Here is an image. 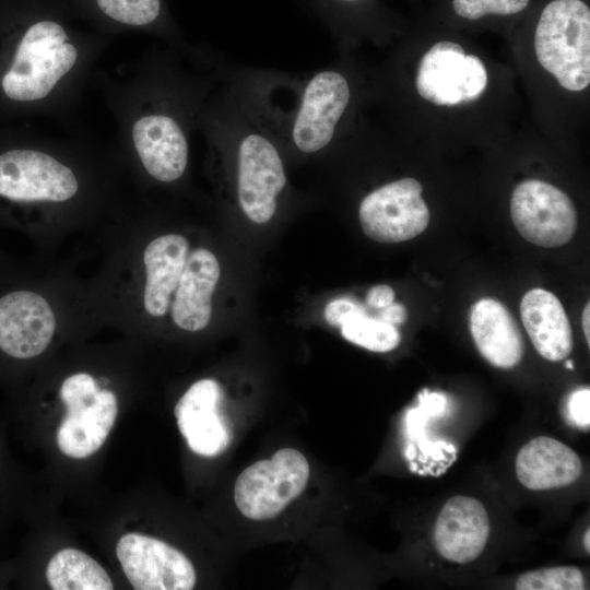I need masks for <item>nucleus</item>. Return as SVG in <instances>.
<instances>
[{"label":"nucleus","mask_w":590,"mask_h":590,"mask_svg":"<svg viewBox=\"0 0 590 590\" xmlns=\"http://www.w3.org/2000/svg\"><path fill=\"white\" fill-rule=\"evenodd\" d=\"M221 76L283 154L322 155L341 138L353 92L339 67L294 73L232 63Z\"/></svg>","instance_id":"obj_1"},{"label":"nucleus","mask_w":590,"mask_h":590,"mask_svg":"<svg viewBox=\"0 0 590 590\" xmlns=\"http://www.w3.org/2000/svg\"><path fill=\"white\" fill-rule=\"evenodd\" d=\"M211 129L231 161L239 209L256 224L270 222L287 186L283 152L225 86L213 108Z\"/></svg>","instance_id":"obj_2"},{"label":"nucleus","mask_w":590,"mask_h":590,"mask_svg":"<svg viewBox=\"0 0 590 590\" xmlns=\"http://www.w3.org/2000/svg\"><path fill=\"white\" fill-rule=\"evenodd\" d=\"M540 64L566 90L590 83V10L581 0H554L542 11L534 35Z\"/></svg>","instance_id":"obj_3"},{"label":"nucleus","mask_w":590,"mask_h":590,"mask_svg":"<svg viewBox=\"0 0 590 590\" xmlns=\"http://www.w3.org/2000/svg\"><path fill=\"white\" fill-rule=\"evenodd\" d=\"M68 39L63 27L56 22L33 24L2 79L5 95L24 102L45 98L76 61L78 50Z\"/></svg>","instance_id":"obj_4"},{"label":"nucleus","mask_w":590,"mask_h":590,"mask_svg":"<svg viewBox=\"0 0 590 590\" xmlns=\"http://www.w3.org/2000/svg\"><path fill=\"white\" fill-rule=\"evenodd\" d=\"M59 396L67 414L57 432L58 448L67 457L87 458L104 445L115 424L117 397L110 390L99 389L87 373L67 377Z\"/></svg>","instance_id":"obj_5"},{"label":"nucleus","mask_w":590,"mask_h":590,"mask_svg":"<svg viewBox=\"0 0 590 590\" xmlns=\"http://www.w3.org/2000/svg\"><path fill=\"white\" fill-rule=\"evenodd\" d=\"M309 473V463L300 451L283 448L238 475L234 486L236 507L248 519H272L304 492Z\"/></svg>","instance_id":"obj_6"},{"label":"nucleus","mask_w":590,"mask_h":590,"mask_svg":"<svg viewBox=\"0 0 590 590\" xmlns=\"http://www.w3.org/2000/svg\"><path fill=\"white\" fill-rule=\"evenodd\" d=\"M510 214L524 239L545 248L567 244L577 229V212L571 199L543 180L528 179L516 186Z\"/></svg>","instance_id":"obj_7"},{"label":"nucleus","mask_w":590,"mask_h":590,"mask_svg":"<svg viewBox=\"0 0 590 590\" xmlns=\"http://www.w3.org/2000/svg\"><path fill=\"white\" fill-rule=\"evenodd\" d=\"M422 190L416 179L402 178L370 191L358 208L365 235L380 243H400L423 233L429 223V211Z\"/></svg>","instance_id":"obj_8"},{"label":"nucleus","mask_w":590,"mask_h":590,"mask_svg":"<svg viewBox=\"0 0 590 590\" xmlns=\"http://www.w3.org/2000/svg\"><path fill=\"white\" fill-rule=\"evenodd\" d=\"M486 85L487 72L481 59L447 40L435 44L423 56L416 75L420 95L438 106L475 101Z\"/></svg>","instance_id":"obj_9"},{"label":"nucleus","mask_w":590,"mask_h":590,"mask_svg":"<svg viewBox=\"0 0 590 590\" xmlns=\"http://www.w3.org/2000/svg\"><path fill=\"white\" fill-rule=\"evenodd\" d=\"M74 173L52 156L34 150L0 154V198L11 202H63L76 193Z\"/></svg>","instance_id":"obj_10"},{"label":"nucleus","mask_w":590,"mask_h":590,"mask_svg":"<svg viewBox=\"0 0 590 590\" xmlns=\"http://www.w3.org/2000/svg\"><path fill=\"white\" fill-rule=\"evenodd\" d=\"M116 555L137 590H190L196 585L190 559L162 540L128 533L117 542Z\"/></svg>","instance_id":"obj_11"},{"label":"nucleus","mask_w":590,"mask_h":590,"mask_svg":"<svg viewBox=\"0 0 590 590\" xmlns=\"http://www.w3.org/2000/svg\"><path fill=\"white\" fill-rule=\"evenodd\" d=\"M132 139L143 167L154 179L173 182L185 174L188 139L173 115L154 113L141 117L133 126Z\"/></svg>","instance_id":"obj_12"},{"label":"nucleus","mask_w":590,"mask_h":590,"mask_svg":"<svg viewBox=\"0 0 590 590\" xmlns=\"http://www.w3.org/2000/svg\"><path fill=\"white\" fill-rule=\"evenodd\" d=\"M489 518L476 498L457 495L442 506L434 528V544L445 559L468 564L483 552L489 536Z\"/></svg>","instance_id":"obj_13"},{"label":"nucleus","mask_w":590,"mask_h":590,"mask_svg":"<svg viewBox=\"0 0 590 590\" xmlns=\"http://www.w3.org/2000/svg\"><path fill=\"white\" fill-rule=\"evenodd\" d=\"M222 391L213 379L194 382L179 399L174 413L189 448L204 457L222 453L231 440L229 430L219 413Z\"/></svg>","instance_id":"obj_14"},{"label":"nucleus","mask_w":590,"mask_h":590,"mask_svg":"<svg viewBox=\"0 0 590 590\" xmlns=\"http://www.w3.org/2000/svg\"><path fill=\"white\" fill-rule=\"evenodd\" d=\"M220 274V264L212 251L205 248L189 251L169 308L178 328L196 332L209 324Z\"/></svg>","instance_id":"obj_15"},{"label":"nucleus","mask_w":590,"mask_h":590,"mask_svg":"<svg viewBox=\"0 0 590 590\" xmlns=\"http://www.w3.org/2000/svg\"><path fill=\"white\" fill-rule=\"evenodd\" d=\"M189 251L188 239L179 234L157 236L144 248L143 307L150 317L168 312Z\"/></svg>","instance_id":"obj_16"},{"label":"nucleus","mask_w":590,"mask_h":590,"mask_svg":"<svg viewBox=\"0 0 590 590\" xmlns=\"http://www.w3.org/2000/svg\"><path fill=\"white\" fill-rule=\"evenodd\" d=\"M470 332L480 354L493 366L511 369L522 359V334L509 310L498 300L482 298L471 308Z\"/></svg>","instance_id":"obj_17"},{"label":"nucleus","mask_w":590,"mask_h":590,"mask_svg":"<svg viewBox=\"0 0 590 590\" xmlns=\"http://www.w3.org/2000/svg\"><path fill=\"white\" fill-rule=\"evenodd\" d=\"M581 473L582 462L577 452L547 436H538L528 441L516 458L517 479L532 491L568 486Z\"/></svg>","instance_id":"obj_18"},{"label":"nucleus","mask_w":590,"mask_h":590,"mask_svg":"<svg viewBox=\"0 0 590 590\" xmlns=\"http://www.w3.org/2000/svg\"><path fill=\"white\" fill-rule=\"evenodd\" d=\"M520 316L534 349L543 358L558 362L571 353L569 319L553 293L543 288L527 292L520 303Z\"/></svg>","instance_id":"obj_19"},{"label":"nucleus","mask_w":590,"mask_h":590,"mask_svg":"<svg viewBox=\"0 0 590 590\" xmlns=\"http://www.w3.org/2000/svg\"><path fill=\"white\" fill-rule=\"evenodd\" d=\"M46 578L54 590H111L107 571L86 553L63 548L56 553L46 568Z\"/></svg>","instance_id":"obj_20"},{"label":"nucleus","mask_w":590,"mask_h":590,"mask_svg":"<svg viewBox=\"0 0 590 590\" xmlns=\"http://www.w3.org/2000/svg\"><path fill=\"white\" fill-rule=\"evenodd\" d=\"M341 333L345 340L373 352H389L401 342L397 327L366 314L342 324Z\"/></svg>","instance_id":"obj_21"},{"label":"nucleus","mask_w":590,"mask_h":590,"mask_svg":"<svg viewBox=\"0 0 590 590\" xmlns=\"http://www.w3.org/2000/svg\"><path fill=\"white\" fill-rule=\"evenodd\" d=\"M517 590H585L582 571L575 566H557L524 573L516 581Z\"/></svg>","instance_id":"obj_22"},{"label":"nucleus","mask_w":590,"mask_h":590,"mask_svg":"<svg viewBox=\"0 0 590 590\" xmlns=\"http://www.w3.org/2000/svg\"><path fill=\"white\" fill-rule=\"evenodd\" d=\"M99 9L115 21L129 25H146L161 12V0H96Z\"/></svg>","instance_id":"obj_23"},{"label":"nucleus","mask_w":590,"mask_h":590,"mask_svg":"<svg viewBox=\"0 0 590 590\" xmlns=\"http://www.w3.org/2000/svg\"><path fill=\"white\" fill-rule=\"evenodd\" d=\"M529 0H453L455 12L468 20H477L485 15H511L522 11Z\"/></svg>","instance_id":"obj_24"},{"label":"nucleus","mask_w":590,"mask_h":590,"mask_svg":"<svg viewBox=\"0 0 590 590\" xmlns=\"http://www.w3.org/2000/svg\"><path fill=\"white\" fill-rule=\"evenodd\" d=\"M568 417L578 427L590 426V389L581 388L571 392L566 404Z\"/></svg>","instance_id":"obj_25"},{"label":"nucleus","mask_w":590,"mask_h":590,"mask_svg":"<svg viewBox=\"0 0 590 590\" xmlns=\"http://www.w3.org/2000/svg\"><path fill=\"white\" fill-rule=\"evenodd\" d=\"M365 314L363 306L347 298L334 299L324 309L327 322L334 327H341L350 319Z\"/></svg>","instance_id":"obj_26"},{"label":"nucleus","mask_w":590,"mask_h":590,"mask_svg":"<svg viewBox=\"0 0 590 590\" xmlns=\"http://www.w3.org/2000/svg\"><path fill=\"white\" fill-rule=\"evenodd\" d=\"M394 300V291L389 285L373 286L367 295L366 303L374 308L381 309Z\"/></svg>","instance_id":"obj_27"},{"label":"nucleus","mask_w":590,"mask_h":590,"mask_svg":"<svg viewBox=\"0 0 590 590\" xmlns=\"http://www.w3.org/2000/svg\"><path fill=\"white\" fill-rule=\"evenodd\" d=\"M377 319L397 327L404 323L406 319V309L400 303H391L385 308H381Z\"/></svg>","instance_id":"obj_28"},{"label":"nucleus","mask_w":590,"mask_h":590,"mask_svg":"<svg viewBox=\"0 0 590 590\" xmlns=\"http://www.w3.org/2000/svg\"><path fill=\"white\" fill-rule=\"evenodd\" d=\"M581 323H582V330H583V334H585L587 344H588V346H590V327H589V324H590V305H589V303H587V305L583 308Z\"/></svg>","instance_id":"obj_29"},{"label":"nucleus","mask_w":590,"mask_h":590,"mask_svg":"<svg viewBox=\"0 0 590 590\" xmlns=\"http://www.w3.org/2000/svg\"><path fill=\"white\" fill-rule=\"evenodd\" d=\"M583 546L588 553H590V530L587 529L583 534Z\"/></svg>","instance_id":"obj_30"},{"label":"nucleus","mask_w":590,"mask_h":590,"mask_svg":"<svg viewBox=\"0 0 590 590\" xmlns=\"http://www.w3.org/2000/svg\"><path fill=\"white\" fill-rule=\"evenodd\" d=\"M566 367L569 368V369H574V364L571 361H567L566 362Z\"/></svg>","instance_id":"obj_31"},{"label":"nucleus","mask_w":590,"mask_h":590,"mask_svg":"<svg viewBox=\"0 0 590 590\" xmlns=\"http://www.w3.org/2000/svg\"><path fill=\"white\" fill-rule=\"evenodd\" d=\"M341 1H344V2H353L355 0H341Z\"/></svg>","instance_id":"obj_32"},{"label":"nucleus","mask_w":590,"mask_h":590,"mask_svg":"<svg viewBox=\"0 0 590 590\" xmlns=\"http://www.w3.org/2000/svg\"><path fill=\"white\" fill-rule=\"evenodd\" d=\"M1 263H2V262H1V260H0V266H1Z\"/></svg>","instance_id":"obj_33"}]
</instances>
